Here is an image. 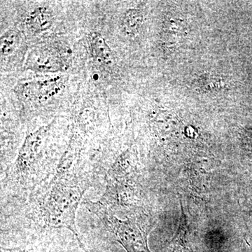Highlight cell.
<instances>
[{
	"instance_id": "obj_1",
	"label": "cell",
	"mask_w": 252,
	"mask_h": 252,
	"mask_svg": "<svg viewBox=\"0 0 252 252\" xmlns=\"http://www.w3.org/2000/svg\"><path fill=\"white\" fill-rule=\"evenodd\" d=\"M74 165L69 168L56 167L38 200L36 218L46 228L69 230L86 249L76 225V215L91 184L89 177L76 171Z\"/></svg>"
},
{
	"instance_id": "obj_2",
	"label": "cell",
	"mask_w": 252,
	"mask_h": 252,
	"mask_svg": "<svg viewBox=\"0 0 252 252\" xmlns=\"http://www.w3.org/2000/svg\"><path fill=\"white\" fill-rule=\"evenodd\" d=\"M54 122L42 126L35 130L28 132L18 152L11 171L8 174L7 180L20 189L29 188L35 185L39 178V159L46 136Z\"/></svg>"
},
{
	"instance_id": "obj_3",
	"label": "cell",
	"mask_w": 252,
	"mask_h": 252,
	"mask_svg": "<svg viewBox=\"0 0 252 252\" xmlns=\"http://www.w3.org/2000/svg\"><path fill=\"white\" fill-rule=\"evenodd\" d=\"M89 210L96 215L104 226L114 235L116 240L127 252H151L147 243L148 232L135 219L120 220L115 215L90 202Z\"/></svg>"
},
{
	"instance_id": "obj_4",
	"label": "cell",
	"mask_w": 252,
	"mask_h": 252,
	"mask_svg": "<svg viewBox=\"0 0 252 252\" xmlns=\"http://www.w3.org/2000/svg\"><path fill=\"white\" fill-rule=\"evenodd\" d=\"M64 77L37 79L23 84L22 94L25 98L34 102H43L55 97L64 87Z\"/></svg>"
},
{
	"instance_id": "obj_5",
	"label": "cell",
	"mask_w": 252,
	"mask_h": 252,
	"mask_svg": "<svg viewBox=\"0 0 252 252\" xmlns=\"http://www.w3.org/2000/svg\"><path fill=\"white\" fill-rule=\"evenodd\" d=\"M1 252H51L45 243L39 240L31 239V237L25 239H9L3 235L1 237Z\"/></svg>"
},
{
	"instance_id": "obj_6",
	"label": "cell",
	"mask_w": 252,
	"mask_h": 252,
	"mask_svg": "<svg viewBox=\"0 0 252 252\" xmlns=\"http://www.w3.org/2000/svg\"><path fill=\"white\" fill-rule=\"evenodd\" d=\"M88 41L91 54L99 63L111 65L114 63V55L105 39L97 32H91L88 34Z\"/></svg>"
},
{
	"instance_id": "obj_7",
	"label": "cell",
	"mask_w": 252,
	"mask_h": 252,
	"mask_svg": "<svg viewBox=\"0 0 252 252\" xmlns=\"http://www.w3.org/2000/svg\"><path fill=\"white\" fill-rule=\"evenodd\" d=\"M26 23L30 31L39 33L47 31L52 26L54 16L48 8L40 6L30 13Z\"/></svg>"
},
{
	"instance_id": "obj_8",
	"label": "cell",
	"mask_w": 252,
	"mask_h": 252,
	"mask_svg": "<svg viewBox=\"0 0 252 252\" xmlns=\"http://www.w3.org/2000/svg\"><path fill=\"white\" fill-rule=\"evenodd\" d=\"M142 22V15L139 10L129 9L122 18V29L126 34L132 35L139 31Z\"/></svg>"
},
{
	"instance_id": "obj_9",
	"label": "cell",
	"mask_w": 252,
	"mask_h": 252,
	"mask_svg": "<svg viewBox=\"0 0 252 252\" xmlns=\"http://www.w3.org/2000/svg\"><path fill=\"white\" fill-rule=\"evenodd\" d=\"M19 41L18 32L16 30L12 29L6 31L0 39V51L1 57H9L14 54L17 48Z\"/></svg>"
},
{
	"instance_id": "obj_10",
	"label": "cell",
	"mask_w": 252,
	"mask_h": 252,
	"mask_svg": "<svg viewBox=\"0 0 252 252\" xmlns=\"http://www.w3.org/2000/svg\"><path fill=\"white\" fill-rule=\"evenodd\" d=\"M51 252H89L86 249L83 248L80 243L78 242L77 239H74L71 243L67 245H63L61 248H56L55 251L54 248L51 249Z\"/></svg>"
}]
</instances>
